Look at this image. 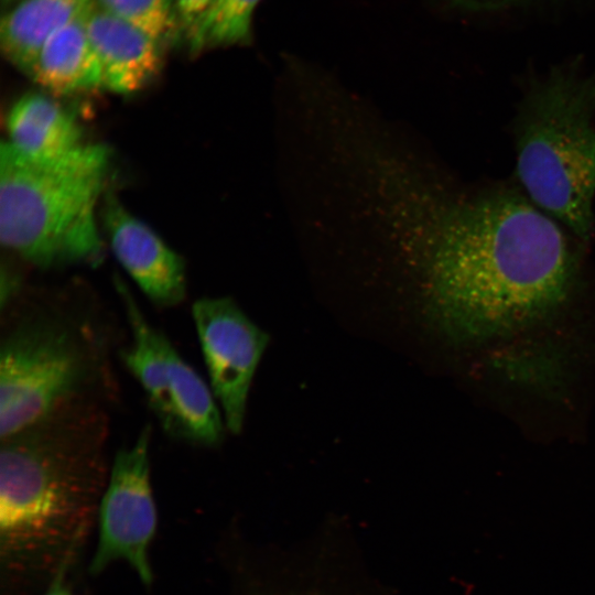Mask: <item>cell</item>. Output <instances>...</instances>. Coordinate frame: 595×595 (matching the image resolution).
Wrapping results in <instances>:
<instances>
[{"label": "cell", "mask_w": 595, "mask_h": 595, "mask_svg": "<svg viewBox=\"0 0 595 595\" xmlns=\"http://www.w3.org/2000/svg\"><path fill=\"white\" fill-rule=\"evenodd\" d=\"M422 271L429 312L457 344L490 347L564 313L580 289L581 250L522 191H447L415 163L377 206Z\"/></svg>", "instance_id": "cell-1"}, {"label": "cell", "mask_w": 595, "mask_h": 595, "mask_svg": "<svg viewBox=\"0 0 595 595\" xmlns=\"http://www.w3.org/2000/svg\"><path fill=\"white\" fill-rule=\"evenodd\" d=\"M1 440L2 595H39L89 534L102 495L98 454L53 418Z\"/></svg>", "instance_id": "cell-2"}, {"label": "cell", "mask_w": 595, "mask_h": 595, "mask_svg": "<svg viewBox=\"0 0 595 595\" xmlns=\"http://www.w3.org/2000/svg\"><path fill=\"white\" fill-rule=\"evenodd\" d=\"M110 156L106 145L80 144L57 158L32 159L2 142V245L42 268L98 261L95 215Z\"/></svg>", "instance_id": "cell-3"}, {"label": "cell", "mask_w": 595, "mask_h": 595, "mask_svg": "<svg viewBox=\"0 0 595 595\" xmlns=\"http://www.w3.org/2000/svg\"><path fill=\"white\" fill-rule=\"evenodd\" d=\"M521 191L580 242L594 234L595 75L559 67L533 83L513 122Z\"/></svg>", "instance_id": "cell-4"}, {"label": "cell", "mask_w": 595, "mask_h": 595, "mask_svg": "<svg viewBox=\"0 0 595 595\" xmlns=\"http://www.w3.org/2000/svg\"><path fill=\"white\" fill-rule=\"evenodd\" d=\"M235 551L231 595H390L370 575L348 524H322L286 547Z\"/></svg>", "instance_id": "cell-5"}, {"label": "cell", "mask_w": 595, "mask_h": 595, "mask_svg": "<svg viewBox=\"0 0 595 595\" xmlns=\"http://www.w3.org/2000/svg\"><path fill=\"white\" fill-rule=\"evenodd\" d=\"M88 375L71 329L51 318L22 322L0 346V435H15L52 415Z\"/></svg>", "instance_id": "cell-6"}, {"label": "cell", "mask_w": 595, "mask_h": 595, "mask_svg": "<svg viewBox=\"0 0 595 595\" xmlns=\"http://www.w3.org/2000/svg\"><path fill=\"white\" fill-rule=\"evenodd\" d=\"M131 343L123 364L142 387L162 429L190 444L213 447L224 439L225 422L210 387L143 315L125 282L116 278Z\"/></svg>", "instance_id": "cell-7"}, {"label": "cell", "mask_w": 595, "mask_h": 595, "mask_svg": "<svg viewBox=\"0 0 595 595\" xmlns=\"http://www.w3.org/2000/svg\"><path fill=\"white\" fill-rule=\"evenodd\" d=\"M151 426L120 448L113 459L98 511V541L89 570L99 574L126 562L144 585L153 580L149 560L156 529V509L150 478Z\"/></svg>", "instance_id": "cell-8"}, {"label": "cell", "mask_w": 595, "mask_h": 595, "mask_svg": "<svg viewBox=\"0 0 595 595\" xmlns=\"http://www.w3.org/2000/svg\"><path fill=\"white\" fill-rule=\"evenodd\" d=\"M192 315L210 389L226 429L239 434L252 378L269 344V335L230 298L198 299L192 306Z\"/></svg>", "instance_id": "cell-9"}, {"label": "cell", "mask_w": 595, "mask_h": 595, "mask_svg": "<svg viewBox=\"0 0 595 595\" xmlns=\"http://www.w3.org/2000/svg\"><path fill=\"white\" fill-rule=\"evenodd\" d=\"M104 221L113 253L143 293L160 306L181 303L186 293L182 259L112 193L105 199Z\"/></svg>", "instance_id": "cell-10"}, {"label": "cell", "mask_w": 595, "mask_h": 595, "mask_svg": "<svg viewBox=\"0 0 595 595\" xmlns=\"http://www.w3.org/2000/svg\"><path fill=\"white\" fill-rule=\"evenodd\" d=\"M86 26L102 68L104 88L130 95L159 75L163 45L144 31L97 6L88 13Z\"/></svg>", "instance_id": "cell-11"}, {"label": "cell", "mask_w": 595, "mask_h": 595, "mask_svg": "<svg viewBox=\"0 0 595 595\" xmlns=\"http://www.w3.org/2000/svg\"><path fill=\"white\" fill-rule=\"evenodd\" d=\"M88 13L54 33L33 65L29 76L52 94L63 96L104 88L102 68L87 33Z\"/></svg>", "instance_id": "cell-12"}, {"label": "cell", "mask_w": 595, "mask_h": 595, "mask_svg": "<svg viewBox=\"0 0 595 595\" xmlns=\"http://www.w3.org/2000/svg\"><path fill=\"white\" fill-rule=\"evenodd\" d=\"M95 0H22L7 12L0 24L3 55L30 75L48 39L69 22L87 14Z\"/></svg>", "instance_id": "cell-13"}, {"label": "cell", "mask_w": 595, "mask_h": 595, "mask_svg": "<svg viewBox=\"0 0 595 595\" xmlns=\"http://www.w3.org/2000/svg\"><path fill=\"white\" fill-rule=\"evenodd\" d=\"M7 129V142L32 159L57 158L83 144L74 116L43 94L20 97L10 108Z\"/></svg>", "instance_id": "cell-14"}, {"label": "cell", "mask_w": 595, "mask_h": 595, "mask_svg": "<svg viewBox=\"0 0 595 595\" xmlns=\"http://www.w3.org/2000/svg\"><path fill=\"white\" fill-rule=\"evenodd\" d=\"M261 0H214L185 40L192 54L206 48L246 45L252 39V15Z\"/></svg>", "instance_id": "cell-15"}, {"label": "cell", "mask_w": 595, "mask_h": 595, "mask_svg": "<svg viewBox=\"0 0 595 595\" xmlns=\"http://www.w3.org/2000/svg\"><path fill=\"white\" fill-rule=\"evenodd\" d=\"M95 3L144 31L162 45L181 32L175 0H95Z\"/></svg>", "instance_id": "cell-16"}, {"label": "cell", "mask_w": 595, "mask_h": 595, "mask_svg": "<svg viewBox=\"0 0 595 595\" xmlns=\"http://www.w3.org/2000/svg\"><path fill=\"white\" fill-rule=\"evenodd\" d=\"M214 0H175L180 30L184 37Z\"/></svg>", "instance_id": "cell-17"}, {"label": "cell", "mask_w": 595, "mask_h": 595, "mask_svg": "<svg viewBox=\"0 0 595 595\" xmlns=\"http://www.w3.org/2000/svg\"><path fill=\"white\" fill-rule=\"evenodd\" d=\"M17 286H18V283H17L15 277L12 275L11 272L2 269L1 292H0L1 310L4 309V306L10 302V300L14 295Z\"/></svg>", "instance_id": "cell-18"}, {"label": "cell", "mask_w": 595, "mask_h": 595, "mask_svg": "<svg viewBox=\"0 0 595 595\" xmlns=\"http://www.w3.org/2000/svg\"><path fill=\"white\" fill-rule=\"evenodd\" d=\"M513 1H517V0H450L452 4H455L458 8L469 9V10L496 8V7L511 3Z\"/></svg>", "instance_id": "cell-19"}, {"label": "cell", "mask_w": 595, "mask_h": 595, "mask_svg": "<svg viewBox=\"0 0 595 595\" xmlns=\"http://www.w3.org/2000/svg\"><path fill=\"white\" fill-rule=\"evenodd\" d=\"M69 567L63 569L48 584L42 595H73L66 585L65 575Z\"/></svg>", "instance_id": "cell-20"}, {"label": "cell", "mask_w": 595, "mask_h": 595, "mask_svg": "<svg viewBox=\"0 0 595 595\" xmlns=\"http://www.w3.org/2000/svg\"><path fill=\"white\" fill-rule=\"evenodd\" d=\"M11 0H2V3L6 4L8 2H10Z\"/></svg>", "instance_id": "cell-21"}]
</instances>
